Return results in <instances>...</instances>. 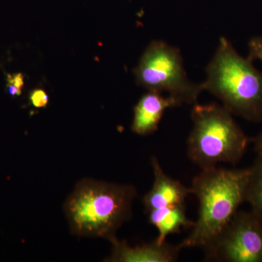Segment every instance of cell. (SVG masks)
<instances>
[{"mask_svg":"<svg viewBox=\"0 0 262 262\" xmlns=\"http://www.w3.org/2000/svg\"><path fill=\"white\" fill-rule=\"evenodd\" d=\"M29 100L36 108H45L47 106L49 98L46 91L42 89H34L29 94Z\"/></svg>","mask_w":262,"mask_h":262,"instance_id":"cell-12","label":"cell"},{"mask_svg":"<svg viewBox=\"0 0 262 262\" xmlns=\"http://www.w3.org/2000/svg\"><path fill=\"white\" fill-rule=\"evenodd\" d=\"M245 202L251 207V211L262 220V155H257L249 167Z\"/></svg>","mask_w":262,"mask_h":262,"instance_id":"cell-11","label":"cell"},{"mask_svg":"<svg viewBox=\"0 0 262 262\" xmlns=\"http://www.w3.org/2000/svg\"><path fill=\"white\" fill-rule=\"evenodd\" d=\"M191 191L199 203L198 218L182 248L207 249L217 239L245 202L249 168L201 169Z\"/></svg>","mask_w":262,"mask_h":262,"instance_id":"cell-2","label":"cell"},{"mask_svg":"<svg viewBox=\"0 0 262 262\" xmlns=\"http://www.w3.org/2000/svg\"><path fill=\"white\" fill-rule=\"evenodd\" d=\"M206 71L204 91L220 100L232 115L262 122V73L251 60L241 56L228 39L221 37Z\"/></svg>","mask_w":262,"mask_h":262,"instance_id":"cell-3","label":"cell"},{"mask_svg":"<svg viewBox=\"0 0 262 262\" xmlns=\"http://www.w3.org/2000/svg\"><path fill=\"white\" fill-rule=\"evenodd\" d=\"M191 118L193 127L187 148L192 163L205 169L241 161L250 140L225 106L216 103H194Z\"/></svg>","mask_w":262,"mask_h":262,"instance_id":"cell-4","label":"cell"},{"mask_svg":"<svg viewBox=\"0 0 262 262\" xmlns=\"http://www.w3.org/2000/svg\"><path fill=\"white\" fill-rule=\"evenodd\" d=\"M180 106L170 96L149 91L140 98L134 110L131 130L140 136H148L158 130L164 114L168 108Z\"/></svg>","mask_w":262,"mask_h":262,"instance_id":"cell-9","label":"cell"},{"mask_svg":"<svg viewBox=\"0 0 262 262\" xmlns=\"http://www.w3.org/2000/svg\"><path fill=\"white\" fill-rule=\"evenodd\" d=\"M7 84L13 86L22 91L24 85V77L23 74L17 73L15 75L7 76Z\"/></svg>","mask_w":262,"mask_h":262,"instance_id":"cell-14","label":"cell"},{"mask_svg":"<svg viewBox=\"0 0 262 262\" xmlns=\"http://www.w3.org/2000/svg\"><path fill=\"white\" fill-rule=\"evenodd\" d=\"M150 225L158 229L156 239L162 244L170 234L180 233L182 229L192 228L194 222L187 217L184 205L165 207L148 212Z\"/></svg>","mask_w":262,"mask_h":262,"instance_id":"cell-10","label":"cell"},{"mask_svg":"<svg viewBox=\"0 0 262 262\" xmlns=\"http://www.w3.org/2000/svg\"><path fill=\"white\" fill-rule=\"evenodd\" d=\"M151 165L154 183L149 192L143 198L146 213L165 207L184 205L188 196L192 194L191 188L186 187L182 182L168 177L156 157L151 158Z\"/></svg>","mask_w":262,"mask_h":262,"instance_id":"cell-7","label":"cell"},{"mask_svg":"<svg viewBox=\"0 0 262 262\" xmlns=\"http://www.w3.org/2000/svg\"><path fill=\"white\" fill-rule=\"evenodd\" d=\"M139 85L149 91L168 93L179 106L194 104L202 91L201 84L188 79L179 48L164 41H152L146 48L134 70Z\"/></svg>","mask_w":262,"mask_h":262,"instance_id":"cell-5","label":"cell"},{"mask_svg":"<svg viewBox=\"0 0 262 262\" xmlns=\"http://www.w3.org/2000/svg\"><path fill=\"white\" fill-rule=\"evenodd\" d=\"M254 150L257 155H262V131L252 140Z\"/></svg>","mask_w":262,"mask_h":262,"instance_id":"cell-15","label":"cell"},{"mask_svg":"<svg viewBox=\"0 0 262 262\" xmlns=\"http://www.w3.org/2000/svg\"><path fill=\"white\" fill-rule=\"evenodd\" d=\"M137 191L131 184L82 179L63 205L71 232L78 237H101L111 242L132 217Z\"/></svg>","mask_w":262,"mask_h":262,"instance_id":"cell-1","label":"cell"},{"mask_svg":"<svg viewBox=\"0 0 262 262\" xmlns=\"http://www.w3.org/2000/svg\"><path fill=\"white\" fill-rule=\"evenodd\" d=\"M249 55L248 58L251 61L255 59L262 61V37H253L248 42Z\"/></svg>","mask_w":262,"mask_h":262,"instance_id":"cell-13","label":"cell"},{"mask_svg":"<svg viewBox=\"0 0 262 262\" xmlns=\"http://www.w3.org/2000/svg\"><path fill=\"white\" fill-rule=\"evenodd\" d=\"M112 253L106 261L110 262H174L179 258L182 248L179 245L160 244L153 242L133 247L124 241L115 238L112 241Z\"/></svg>","mask_w":262,"mask_h":262,"instance_id":"cell-8","label":"cell"},{"mask_svg":"<svg viewBox=\"0 0 262 262\" xmlns=\"http://www.w3.org/2000/svg\"><path fill=\"white\" fill-rule=\"evenodd\" d=\"M203 251L208 261L262 262V220L251 210L237 211Z\"/></svg>","mask_w":262,"mask_h":262,"instance_id":"cell-6","label":"cell"}]
</instances>
